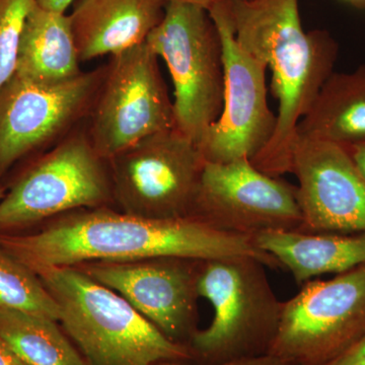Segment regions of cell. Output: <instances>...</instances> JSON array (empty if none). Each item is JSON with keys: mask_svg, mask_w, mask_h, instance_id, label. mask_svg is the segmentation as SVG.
I'll return each mask as SVG.
<instances>
[{"mask_svg": "<svg viewBox=\"0 0 365 365\" xmlns=\"http://www.w3.org/2000/svg\"><path fill=\"white\" fill-rule=\"evenodd\" d=\"M79 63L69 16L35 4L21 33L14 74L35 83H57L79 76Z\"/></svg>", "mask_w": 365, "mask_h": 365, "instance_id": "e0dca14e", "label": "cell"}, {"mask_svg": "<svg viewBox=\"0 0 365 365\" xmlns=\"http://www.w3.org/2000/svg\"><path fill=\"white\" fill-rule=\"evenodd\" d=\"M104 162L90 137H67L6 190L0 200V234H14L69 211L103 207L113 196Z\"/></svg>", "mask_w": 365, "mask_h": 365, "instance_id": "8992f818", "label": "cell"}, {"mask_svg": "<svg viewBox=\"0 0 365 365\" xmlns=\"http://www.w3.org/2000/svg\"><path fill=\"white\" fill-rule=\"evenodd\" d=\"M167 1L187 2V4H196V6H202L204 9H208L209 7L216 4L218 0H167Z\"/></svg>", "mask_w": 365, "mask_h": 365, "instance_id": "4316f807", "label": "cell"}, {"mask_svg": "<svg viewBox=\"0 0 365 365\" xmlns=\"http://www.w3.org/2000/svg\"><path fill=\"white\" fill-rule=\"evenodd\" d=\"M225 1H230V0H225Z\"/></svg>", "mask_w": 365, "mask_h": 365, "instance_id": "f546056e", "label": "cell"}, {"mask_svg": "<svg viewBox=\"0 0 365 365\" xmlns=\"http://www.w3.org/2000/svg\"><path fill=\"white\" fill-rule=\"evenodd\" d=\"M155 365H294L288 364L284 360L272 356V355H262L252 359L232 360V361L218 362V364H200L195 361H163Z\"/></svg>", "mask_w": 365, "mask_h": 365, "instance_id": "7402d4cb", "label": "cell"}, {"mask_svg": "<svg viewBox=\"0 0 365 365\" xmlns=\"http://www.w3.org/2000/svg\"><path fill=\"white\" fill-rule=\"evenodd\" d=\"M108 162L113 198L123 212L151 220L191 216L206 162L179 129L145 137Z\"/></svg>", "mask_w": 365, "mask_h": 365, "instance_id": "ba28073f", "label": "cell"}, {"mask_svg": "<svg viewBox=\"0 0 365 365\" xmlns=\"http://www.w3.org/2000/svg\"><path fill=\"white\" fill-rule=\"evenodd\" d=\"M73 1L74 0H36V4L47 11L66 14L67 9Z\"/></svg>", "mask_w": 365, "mask_h": 365, "instance_id": "484cf974", "label": "cell"}, {"mask_svg": "<svg viewBox=\"0 0 365 365\" xmlns=\"http://www.w3.org/2000/svg\"><path fill=\"white\" fill-rule=\"evenodd\" d=\"M36 0H0V91L16 71L21 33Z\"/></svg>", "mask_w": 365, "mask_h": 365, "instance_id": "44dd1931", "label": "cell"}, {"mask_svg": "<svg viewBox=\"0 0 365 365\" xmlns=\"http://www.w3.org/2000/svg\"><path fill=\"white\" fill-rule=\"evenodd\" d=\"M167 0H79L69 16L79 60L116 56L146 42Z\"/></svg>", "mask_w": 365, "mask_h": 365, "instance_id": "9a60e30c", "label": "cell"}, {"mask_svg": "<svg viewBox=\"0 0 365 365\" xmlns=\"http://www.w3.org/2000/svg\"><path fill=\"white\" fill-rule=\"evenodd\" d=\"M265 267L248 256L201 261L198 294L210 302L215 316L189 341L193 361L218 364L268 354L284 302L273 292Z\"/></svg>", "mask_w": 365, "mask_h": 365, "instance_id": "277c9868", "label": "cell"}, {"mask_svg": "<svg viewBox=\"0 0 365 365\" xmlns=\"http://www.w3.org/2000/svg\"><path fill=\"white\" fill-rule=\"evenodd\" d=\"M6 189L4 188V187H2L1 185H0V200H1L2 198H4V195H6Z\"/></svg>", "mask_w": 365, "mask_h": 365, "instance_id": "f1b7e54d", "label": "cell"}, {"mask_svg": "<svg viewBox=\"0 0 365 365\" xmlns=\"http://www.w3.org/2000/svg\"><path fill=\"white\" fill-rule=\"evenodd\" d=\"M0 247L29 268L151 258L210 260L248 256L266 267L278 261L253 237L227 234L193 217L151 220L103 207L79 209L35 234H0Z\"/></svg>", "mask_w": 365, "mask_h": 365, "instance_id": "6da1fadb", "label": "cell"}, {"mask_svg": "<svg viewBox=\"0 0 365 365\" xmlns=\"http://www.w3.org/2000/svg\"><path fill=\"white\" fill-rule=\"evenodd\" d=\"M365 335V264L329 280L304 282L283 302L269 355L294 365H324Z\"/></svg>", "mask_w": 365, "mask_h": 365, "instance_id": "52a82bcc", "label": "cell"}, {"mask_svg": "<svg viewBox=\"0 0 365 365\" xmlns=\"http://www.w3.org/2000/svg\"><path fill=\"white\" fill-rule=\"evenodd\" d=\"M343 1L348 2L352 6L365 7V0H343Z\"/></svg>", "mask_w": 365, "mask_h": 365, "instance_id": "83f0119b", "label": "cell"}, {"mask_svg": "<svg viewBox=\"0 0 365 365\" xmlns=\"http://www.w3.org/2000/svg\"><path fill=\"white\" fill-rule=\"evenodd\" d=\"M324 365H365V335L339 356Z\"/></svg>", "mask_w": 365, "mask_h": 365, "instance_id": "603a6c76", "label": "cell"}, {"mask_svg": "<svg viewBox=\"0 0 365 365\" xmlns=\"http://www.w3.org/2000/svg\"><path fill=\"white\" fill-rule=\"evenodd\" d=\"M59 322L0 311V336L26 365H88Z\"/></svg>", "mask_w": 365, "mask_h": 365, "instance_id": "d6986e66", "label": "cell"}, {"mask_svg": "<svg viewBox=\"0 0 365 365\" xmlns=\"http://www.w3.org/2000/svg\"><path fill=\"white\" fill-rule=\"evenodd\" d=\"M0 365H26L0 336Z\"/></svg>", "mask_w": 365, "mask_h": 365, "instance_id": "d4e9b609", "label": "cell"}, {"mask_svg": "<svg viewBox=\"0 0 365 365\" xmlns=\"http://www.w3.org/2000/svg\"><path fill=\"white\" fill-rule=\"evenodd\" d=\"M191 216L227 234L299 230L297 188L255 167L250 158L204 165Z\"/></svg>", "mask_w": 365, "mask_h": 365, "instance_id": "8fae6325", "label": "cell"}, {"mask_svg": "<svg viewBox=\"0 0 365 365\" xmlns=\"http://www.w3.org/2000/svg\"><path fill=\"white\" fill-rule=\"evenodd\" d=\"M220 36L225 67L222 109L199 143L208 163L253 160L272 138L277 116L269 108L267 67L245 51L235 40L227 2L208 9Z\"/></svg>", "mask_w": 365, "mask_h": 365, "instance_id": "30bf717a", "label": "cell"}, {"mask_svg": "<svg viewBox=\"0 0 365 365\" xmlns=\"http://www.w3.org/2000/svg\"><path fill=\"white\" fill-rule=\"evenodd\" d=\"M4 309L60 319L58 304L37 274L0 247V311Z\"/></svg>", "mask_w": 365, "mask_h": 365, "instance_id": "ffe728a7", "label": "cell"}, {"mask_svg": "<svg viewBox=\"0 0 365 365\" xmlns=\"http://www.w3.org/2000/svg\"><path fill=\"white\" fill-rule=\"evenodd\" d=\"M255 245L273 256L299 284L324 274H340L365 264V232L307 234L299 230H266Z\"/></svg>", "mask_w": 365, "mask_h": 365, "instance_id": "2e32d148", "label": "cell"}, {"mask_svg": "<svg viewBox=\"0 0 365 365\" xmlns=\"http://www.w3.org/2000/svg\"><path fill=\"white\" fill-rule=\"evenodd\" d=\"M344 146L351 155L353 162L359 168L362 176L365 178V140Z\"/></svg>", "mask_w": 365, "mask_h": 365, "instance_id": "cb8c5ba5", "label": "cell"}, {"mask_svg": "<svg viewBox=\"0 0 365 365\" xmlns=\"http://www.w3.org/2000/svg\"><path fill=\"white\" fill-rule=\"evenodd\" d=\"M200 263L169 257L91 262L78 267L123 297L169 339L188 346L199 330L197 282Z\"/></svg>", "mask_w": 365, "mask_h": 365, "instance_id": "7c38bea8", "label": "cell"}, {"mask_svg": "<svg viewBox=\"0 0 365 365\" xmlns=\"http://www.w3.org/2000/svg\"><path fill=\"white\" fill-rule=\"evenodd\" d=\"M32 270L58 304L59 323L88 365L193 361L188 346L169 339L123 297L78 266Z\"/></svg>", "mask_w": 365, "mask_h": 365, "instance_id": "3957f363", "label": "cell"}, {"mask_svg": "<svg viewBox=\"0 0 365 365\" xmlns=\"http://www.w3.org/2000/svg\"><path fill=\"white\" fill-rule=\"evenodd\" d=\"M145 43L172 76L176 128L199 144L222 109L225 67L215 21L202 6L168 1Z\"/></svg>", "mask_w": 365, "mask_h": 365, "instance_id": "5b68a950", "label": "cell"}, {"mask_svg": "<svg viewBox=\"0 0 365 365\" xmlns=\"http://www.w3.org/2000/svg\"><path fill=\"white\" fill-rule=\"evenodd\" d=\"M289 173L299 182V232H365V178L344 145L297 135Z\"/></svg>", "mask_w": 365, "mask_h": 365, "instance_id": "5bb4252c", "label": "cell"}, {"mask_svg": "<svg viewBox=\"0 0 365 365\" xmlns=\"http://www.w3.org/2000/svg\"><path fill=\"white\" fill-rule=\"evenodd\" d=\"M225 2L237 42L272 72L271 91L278 103L275 132L252 163L269 176L282 177L290 170L300 120L332 76L337 43L328 33L304 30L299 0Z\"/></svg>", "mask_w": 365, "mask_h": 365, "instance_id": "7a4b0ae2", "label": "cell"}, {"mask_svg": "<svg viewBox=\"0 0 365 365\" xmlns=\"http://www.w3.org/2000/svg\"><path fill=\"white\" fill-rule=\"evenodd\" d=\"M98 95L88 137L105 160L145 137L176 128L158 55L146 43L113 56Z\"/></svg>", "mask_w": 365, "mask_h": 365, "instance_id": "9c48e42d", "label": "cell"}, {"mask_svg": "<svg viewBox=\"0 0 365 365\" xmlns=\"http://www.w3.org/2000/svg\"><path fill=\"white\" fill-rule=\"evenodd\" d=\"M297 135L341 145L365 140V66L333 72L300 120Z\"/></svg>", "mask_w": 365, "mask_h": 365, "instance_id": "ac0fdd59", "label": "cell"}, {"mask_svg": "<svg viewBox=\"0 0 365 365\" xmlns=\"http://www.w3.org/2000/svg\"><path fill=\"white\" fill-rule=\"evenodd\" d=\"M103 76L100 71L81 72L61 83H40L14 74L0 91V179L81 118Z\"/></svg>", "mask_w": 365, "mask_h": 365, "instance_id": "4fadbf2b", "label": "cell"}]
</instances>
